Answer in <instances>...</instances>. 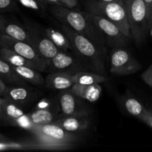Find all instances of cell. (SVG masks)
Returning <instances> with one entry per match:
<instances>
[{
  "label": "cell",
  "mask_w": 152,
  "mask_h": 152,
  "mask_svg": "<svg viewBox=\"0 0 152 152\" xmlns=\"http://www.w3.org/2000/svg\"><path fill=\"white\" fill-rule=\"evenodd\" d=\"M52 14L60 23L86 37L94 43L103 53L107 54L105 39L87 12H80L72 8L54 4L51 9Z\"/></svg>",
  "instance_id": "cell-1"
},
{
  "label": "cell",
  "mask_w": 152,
  "mask_h": 152,
  "mask_svg": "<svg viewBox=\"0 0 152 152\" xmlns=\"http://www.w3.org/2000/svg\"><path fill=\"white\" fill-rule=\"evenodd\" d=\"M61 31L71 43L74 54L82 61L89 71L105 76V55L92 42L61 23Z\"/></svg>",
  "instance_id": "cell-2"
},
{
  "label": "cell",
  "mask_w": 152,
  "mask_h": 152,
  "mask_svg": "<svg viewBox=\"0 0 152 152\" xmlns=\"http://www.w3.org/2000/svg\"><path fill=\"white\" fill-rule=\"evenodd\" d=\"M30 132L35 138V148L38 149H67L78 140L75 133L54 123L34 125Z\"/></svg>",
  "instance_id": "cell-3"
},
{
  "label": "cell",
  "mask_w": 152,
  "mask_h": 152,
  "mask_svg": "<svg viewBox=\"0 0 152 152\" xmlns=\"http://www.w3.org/2000/svg\"><path fill=\"white\" fill-rule=\"evenodd\" d=\"M86 9L88 13L101 16L110 20L124 34L132 39L124 0H114L112 1L89 0L86 2Z\"/></svg>",
  "instance_id": "cell-4"
},
{
  "label": "cell",
  "mask_w": 152,
  "mask_h": 152,
  "mask_svg": "<svg viewBox=\"0 0 152 152\" xmlns=\"http://www.w3.org/2000/svg\"><path fill=\"white\" fill-rule=\"evenodd\" d=\"M131 37L137 45L145 38L148 29V14L144 0H124Z\"/></svg>",
  "instance_id": "cell-5"
},
{
  "label": "cell",
  "mask_w": 152,
  "mask_h": 152,
  "mask_svg": "<svg viewBox=\"0 0 152 152\" xmlns=\"http://www.w3.org/2000/svg\"><path fill=\"white\" fill-rule=\"evenodd\" d=\"M111 74L117 76H127L137 72L141 68L139 62L125 48H113L110 56Z\"/></svg>",
  "instance_id": "cell-6"
},
{
  "label": "cell",
  "mask_w": 152,
  "mask_h": 152,
  "mask_svg": "<svg viewBox=\"0 0 152 152\" xmlns=\"http://www.w3.org/2000/svg\"><path fill=\"white\" fill-rule=\"evenodd\" d=\"M0 48L13 50L28 59L36 65L37 70L40 72H44L47 70V62L38 54L33 46L28 43L14 39L8 36L2 34L0 37Z\"/></svg>",
  "instance_id": "cell-7"
},
{
  "label": "cell",
  "mask_w": 152,
  "mask_h": 152,
  "mask_svg": "<svg viewBox=\"0 0 152 152\" xmlns=\"http://www.w3.org/2000/svg\"><path fill=\"white\" fill-rule=\"evenodd\" d=\"M89 16L104 36L107 46L116 48H125L128 45L131 39L124 34L115 24L101 16L90 13H89Z\"/></svg>",
  "instance_id": "cell-8"
},
{
  "label": "cell",
  "mask_w": 152,
  "mask_h": 152,
  "mask_svg": "<svg viewBox=\"0 0 152 152\" xmlns=\"http://www.w3.org/2000/svg\"><path fill=\"white\" fill-rule=\"evenodd\" d=\"M89 71L86 65L73 53L59 51L52 59L47 62L49 73L66 72L74 74L79 71Z\"/></svg>",
  "instance_id": "cell-9"
},
{
  "label": "cell",
  "mask_w": 152,
  "mask_h": 152,
  "mask_svg": "<svg viewBox=\"0 0 152 152\" xmlns=\"http://www.w3.org/2000/svg\"><path fill=\"white\" fill-rule=\"evenodd\" d=\"M31 39V45L46 62L52 59L61 50L55 43L44 33H41L37 28L29 25H25Z\"/></svg>",
  "instance_id": "cell-10"
},
{
  "label": "cell",
  "mask_w": 152,
  "mask_h": 152,
  "mask_svg": "<svg viewBox=\"0 0 152 152\" xmlns=\"http://www.w3.org/2000/svg\"><path fill=\"white\" fill-rule=\"evenodd\" d=\"M81 99L69 89L63 90L60 94L59 102L63 117L69 116H89V107Z\"/></svg>",
  "instance_id": "cell-11"
},
{
  "label": "cell",
  "mask_w": 152,
  "mask_h": 152,
  "mask_svg": "<svg viewBox=\"0 0 152 152\" xmlns=\"http://www.w3.org/2000/svg\"><path fill=\"white\" fill-rule=\"evenodd\" d=\"M89 116H69L58 119L52 123L61 126L72 133H78L88 129L89 126Z\"/></svg>",
  "instance_id": "cell-12"
},
{
  "label": "cell",
  "mask_w": 152,
  "mask_h": 152,
  "mask_svg": "<svg viewBox=\"0 0 152 152\" xmlns=\"http://www.w3.org/2000/svg\"><path fill=\"white\" fill-rule=\"evenodd\" d=\"M33 96V92L26 88L25 86H6L1 95L3 98H5L21 107L31 100Z\"/></svg>",
  "instance_id": "cell-13"
},
{
  "label": "cell",
  "mask_w": 152,
  "mask_h": 152,
  "mask_svg": "<svg viewBox=\"0 0 152 152\" xmlns=\"http://www.w3.org/2000/svg\"><path fill=\"white\" fill-rule=\"evenodd\" d=\"M25 115L21 106L3 98L2 105L0 108V121L13 126L16 120Z\"/></svg>",
  "instance_id": "cell-14"
},
{
  "label": "cell",
  "mask_w": 152,
  "mask_h": 152,
  "mask_svg": "<svg viewBox=\"0 0 152 152\" xmlns=\"http://www.w3.org/2000/svg\"><path fill=\"white\" fill-rule=\"evenodd\" d=\"M45 84L48 88L55 90L71 88L75 84L72 74L66 72L49 73L45 79Z\"/></svg>",
  "instance_id": "cell-15"
},
{
  "label": "cell",
  "mask_w": 152,
  "mask_h": 152,
  "mask_svg": "<svg viewBox=\"0 0 152 152\" xmlns=\"http://www.w3.org/2000/svg\"><path fill=\"white\" fill-rule=\"evenodd\" d=\"M70 89L77 96L90 102H96L102 91L99 84L80 85L75 83Z\"/></svg>",
  "instance_id": "cell-16"
},
{
  "label": "cell",
  "mask_w": 152,
  "mask_h": 152,
  "mask_svg": "<svg viewBox=\"0 0 152 152\" xmlns=\"http://www.w3.org/2000/svg\"><path fill=\"white\" fill-rule=\"evenodd\" d=\"M0 79L4 83L11 86H26L28 83L23 80L13 68L10 64L0 57Z\"/></svg>",
  "instance_id": "cell-17"
},
{
  "label": "cell",
  "mask_w": 152,
  "mask_h": 152,
  "mask_svg": "<svg viewBox=\"0 0 152 152\" xmlns=\"http://www.w3.org/2000/svg\"><path fill=\"white\" fill-rule=\"evenodd\" d=\"M2 34L14 39L24 42L31 45V39L29 34L25 28H22L20 25L13 22H9L4 18L2 24Z\"/></svg>",
  "instance_id": "cell-18"
},
{
  "label": "cell",
  "mask_w": 152,
  "mask_h": 152,
  "mask_svg": "<svg viewBox=\"0 0 152 152\" xmlns=\"http://www.w3.org/2000/svg\"><path fill=\"white\" fill-rule=\"evenodd\" d=\"M28 117L34 125L50 124L58 120L57 111L50 108H39L28 114Z\"/></svg>",
  "instance_id": "cell-19"
},
{
  "label": "cell",
  "mask_w": 152,
  "mask_h": 152,
  "mask_svg": "<svg viewBox=\"0 0 152 152\" xmlns=\"http://www.w3.org/2000/svg\"><path fill=\"white\" fill-rule=\"evenodd\" d=\"M14 71L28 83L34 86H41L45 84V79L38 70L25 66L12 65Z\"/></svg>",
  "instance_id": "cell-20"
},
{
  "label": "cell",
  "mask_w": 152,
  "mask_h": 152,
  "mask_svg": "<svg viewBox=\"0 0 152 152\" xmlns=\"http://www.w3.org/2000/svg\"><path fill=\"white\" fill-rule=\"evenodd\" d=\"M45 34L52 39L61 51L74 54V50L71 43L62 31L49 28L45 30Z\"/></svg>",
  "instance_id": "cell-21"
},
{
  "label": "cell",
  "mask_w": 152,
  "mask_h": 152,
  "mask_svg": "<svg viewBox=\"0 0 152 152\" xmlns=\"http://www.w3.org/2000/svg\"><path fill=\"white\" fill-rule=\"evenodd\" d=\"M0 57L3 60L8 62L9 64L12 65L29 67V68H32L37 70V67L33 62H31L28 59H25V57L22 56L21 55L18 54L16 52L9 50V49L4 48H0Z\"/></svg>",
  "instance_id": "cell-22"
},
{
  "label": "cell",
  "mask_w": 152,
  "mask_h": 152,
  "mask_svg": "<svg viewBox=\"0 0 152 152\" xmlns=\"http://www.w3.org/2000/svg\"><path fill=\"white\" fill-rule=\"evenodd\" d=\"M75 83L80 85L100 84L105 81V76L96 74L92 71H83L72 74Z\"/></svg>",
  "instance_id": "cell-23"
},
{
  "label": "cell",
  "mask_w": 152,
  "mask_h": 152,
  "mask_svg": "<svg viewBox=\"0 0 152 152\" xmlns=\"http://www.w3.org/2000/svg\"><path fill=\"white\" fill-rule=\"evenodd\" d=\"M123 104L126 111L137 118H139L146 109L145 107L138 99L131 96L123 99Z\"/></svg>",
  "instance_id": "cell-24"
},
{
  "label": "cell",
  "mask_w": 152,
  "mask_h": 152,
  "mask_svg": "<svg viewBox=\"0 0 152 152\" xmlns=\"http://www.w3.org/2000/svg\"><path fill=\"white\" fill-rule=\"evenodd\" d=\"M34 144H25V142H16L5 137L3 140H0V151L11 149H25V148H34Z\"/></svg>",
  "instance_id": "cell-25"
},
{
  "label": "cell",
  "mask_w": 152,
  "mask_h": 152,
  "mask_svg": "<svg viewBox=\"0 0 152 152\" xmlns=\"http://www.w3.org/2000/svg\"><path fill=\"white\" fill-rule=\"evenodd\" d=\"M16 1L26 8L31 9L35 11H44L46 7V6H45L39 0H16Z\"/></svg>",
  "instance_id": "cell-26"
},
{
  "label": "cell",
  "mask_w": 152,
  "mask_h": 152,
  "mask_svg": "<svg viewBox=\"0 0 152 152\" xmlns=\"http://www.w3.org/2000/svg\"><path fill=\"white\" fill-rule=\"evenodd\" d=\"M17 9L16 0H0V13L15 11Z\"/></svg>",
  "instance_id": "cell-27"
},
{
  "label": "cell",
  "mask_w": 152,
  "mask_h": 152,
  "mask_svg": "<svg viewBox=\"0 0 152 152\" xmlns=\"http://www.w3.org/2000/svg\"><path fill=\"white\" fill-rule=\"evenodd\" d=\"M46 1L56 5L62 6L68 8H74L77 4V0H46Z\"/></svg>",
  "instance_id": "cell-28"
},
{
  "label": "cell",
  "mask_w": 152,
  "mask_h": 152,
  "mask_svg": "<svg viewBox=\"0 0 152 152\" xmlns=\"http://www.w3.org/2000/svg\"><path fill=\"white\" fill-rule=\"evenodd\" d=\"M140 120L144 122L146 125L152 129V110L150 108H146L143 114L139 117Z\"/></svg>",
  "instance_id": "cell-29"
},
{
  "label": "cell",
  "mask_w": 152,
  "mask_h": 152,
  "mask_svg": "<svg viewBox=\"0 0 152 152\" xmlns=\"http://www.w3.org/2000/svg\"><path fill=\"white\" fill-rule=\"evenodd\" d=\"M141 78L148 86L152 88V64L142 74Z\"/></svg>",
  "instance_id": "cell-30"
},
{
  "label": "cell",
  "mask_w": 152,
  "mask_h": 152,
  "mask_svg": "<svg viewBox=\"0 0 152 152\" xmlns=\"http://www.w3.org/2000/svg\"><path fill=\"white\" fill-rule=\"evenodd\" d=\"M151 27H152V1H151V4L150 11H149V14H148V29L150 30Z\"/></svg>",
  "instance_id": "cell-31"
},
{
  "label": "cell",
  "mask_w": 152,
  "mask_h": 152,
  "mask_svg": "<svg viewBox=\"0 0 152 152\" xmlns=\"http://www.w3.org/2000/svg\"><path fill=\"white\" fill-rule=\"evenodd\" d=\"M5 87H6L5 83H4V82L0 79V96H1V95H2V93L3 91H4Z\"/></svg>",
  "instance_id": "cell-32"
},
{
  "label": "cell",
  "mask_w": 152,
  "mask_h": 152,
  "mask_svg": "<svg viewBox=\"0 0 152 152\" xmlns=\"http://www.w3.org/2000/svg\"><path fill=\"white\" fill-rule=\"evenodd\" d=\"M4 17L3 16H1V14L0 13V37L2 35V24L3 21H4Z\"/></svg>",
  "instance_id": "cell-33"
},
{
  "label": "cell",
  "mask_w": 152,
  "mask_h": 152,
  "mask_svg": "<svg viewBox=\"0 0 152 152\" xmlns=\"http://www.w3.org/2000/svg\"><path fill=\"white\" fill-rule=\"evenodd\" d=\"M145 2L146 7L148 9V14H149V11H150V7H151V4L152 0H144Z\"/></svg>",
  "instance_id": "cell-34"
},
{
  "label": "cell",
  "mask_w": 152,
  "mask_h": 152,
  "mask_svg": "<svg viewBox=\"0 0 152 152\" xmlns=\"http://www.w3.org/2000/svg\"><path fill=\"white\" fill-rule=\"evenodd\" d=\"M39 1H40V2H42V3H43V4H44L45 6H46V5H47V3H48V1H46V0H39Z\"/></svg>",
  "instance_id": "cell-35"
},
{
  "label": "cell",
  "mask_w": 152,
  "mask_h": 152,
  "mask_svg": "<svg viewBox=\"0 0 152 152\" xmlns=\"http://www.w3.org/2000/svg\"><path fill=\"white\" fill-rule=\"evenodd\" d=\"M2 102H3V97L2 96H0V108H1V105H2Z\"/></svg>",
  "instance_id": "cell-36"
},
{
  "label": "cell",
  "mask_w": 152,
  "mask_h": 152,
  "mask_svg": "<svg viewBox=\"0 0 152 152\" xmlns=\"http://www.w3.org/2000/svg\"><path fill=\"white\" fill-rule=\"evenodd\" d=\"M98 1H112L114 0H98Z\"/></svg>",
  "instance_id": "cell-37"
},
{
  "label": "cell",
  "mask_w": 152,
  "mask_h": 152,
  "mask_svg": "<svg viewBox=\"0 0 152 152\" xmlns=\"http://www.w3.org/2000/svg\"><path fill=\"white\" fill-rule=\"evenodd\" d=\"M150 30H151V32H152V27H151V28Z\"/></svg>",
  "instance_id": "cell-38"
},
{
  "label": "cell",
  "mask_w": 152,
  "mask_h": 152,
  "mask_svg": "<svg viewBox=\"0 0 152 152\" xmlns=\"http://www.w3.org/2000/svg\"><path fill=\"white\" fill-rule=\"evenodd\" d=\"M150 109H151V110H152V107H151V108H150Z\"/></svg>",
  "instance_id": "cell-39"
}]
</instances>
